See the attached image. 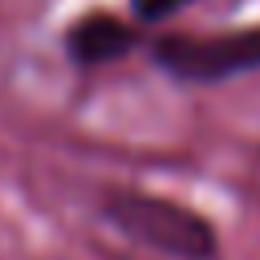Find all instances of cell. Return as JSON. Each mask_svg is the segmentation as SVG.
Instances as JSON below:
<instances>
[{
    "label": "cell",
    "instance_id": "obj_4",
    "mask_svg": "<svg viewBox=\"0 0 260 260\" xmlns=\"http://www.w3.org/2000/svg\"><path fill=\"white\" fill-rule=\"evenodd\" d=\"M187 4H195V0H130V16H134L138 24H158V20L175 16V12L187 8Z\"/></svg>",
    "mask_w": 260,
    "mask_h": 260
},
{
    "label": "cell",
    "instance_id": "obj_3",
    "mask_svg": "<svg viewBox=\"0 0 260 260\" xmlns=\"http://www.w3.org/2000/svg\"><path fill=\"white\" fill-rule=\"evenodd\" d=\"M61 45L77 69H98V65L122 61L126 53L138 49V24L126 16H114V12H85L65 28Z\"/></svg>",
    "mask_w": 260,
    "mask_h": 260
},
{
    "label": "cell",
    "instance_id": "obj_2",
    "mask_svg": "<svg viewBox=\"0 0 260 260\" xmlns=\"http://www.w3.org/2000/svg\"><path fill=\"white\" fill-rule=\"evenodd\" d=\"M150 61L183 85H219L260 69V24L219 32H162L150 45Z\"/></svg>",
    "mask_w": 260,
    "mask_h": 260
},
{
    "label": "cell",
    "instance_id": "obj_1",
    "mask_svg": "<svg viewBox=\"0 0 260 260\" xmlns=\"http://www.w3.org/2000/svg\"><path fill=\"white\" fill-rule=\"evenodd\" d=\"M102 219L126 236L130 244L167 256V260H215L219 256V232L215 223L167 195L138 191V187H110L98 199Z\"/></svg>",
    "mask_w": 260,
    "mask_h": 260
}]
</instances>
